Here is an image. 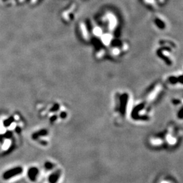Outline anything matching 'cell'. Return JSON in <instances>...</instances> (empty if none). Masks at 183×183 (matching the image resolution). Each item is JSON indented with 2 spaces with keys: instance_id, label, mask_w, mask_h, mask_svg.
<instances>
[{
  "instance_id": "1",
  "label": "cell",
  "mask_w": 183,
  "mask_h": 183,
  "mask_svg": "<svg viewBox=\"0 0 183 183\" xmlns=\"http://www.w3.org/2000/svg\"><path fill=\"white\" fill-rule=\"evenodd\" d=\"M182 138V129L174 123H170L162 131L150 135L147 142L149 147L154 149H170L180 145Z\"/></svg>"
},
{
  "instance_id": "2",
  "label": "cell",
  "mask_w": 183,
  "mask_h": 183,
  "mask_svg": "<svg viewBox=\"0 0 183 183\" xmlns=\"http://www.w3.org/2000/svg\"><path fill=\"white\" fill-rule=\"evenodd\" d=\"M113 103V117L117 123H123L130 117L134 105L132 94L127 91H118L114 94Z\"/></svg>"
},
{
  "instance_id": "3",
  "label": "cell",
  "mask_w": 183,
  "mask_h": 183,
  "mask_svg": "<svg viewBox=\"0 0 183 183\" xmlns=\"http://www.w3.org/2000/svg\"><path fill=\"white\" fill-rule=\"evenodd\" d=\"M153 117V105L143 99L134 103L130 117L138 123H149Z\"/></svg>"
},
{
  "instance_id": "4",
  "label": "cell",
  "mask_w": 183,
  "mask_h": 183,
  "mask_svg": "<svg viewBox=\"0 0 183 183\" xmlns=\"http://www.w3.org/2000/svg\"><path fill=\"white\" fill-rule=\"evenodd\" d=\"M165 88L166 87L162 83H155L151 87L147 88L145 94H143L142 99L151 105L154 104V103L160 100L162 97Z\"/></svg>"
},
{
  "instance_id": "5",
  "label": "cell",
  "mask_w": 183,
  "mask_h": 183,
  "mask_svg": "<svg viewBox=\"0 0 183 183\" xmlns=\"http://www.w3.org/2000/svg\"><path fill=\"white\" fill-rule=\"evenodd\" d=\"M176 119L183 123V97H176L172 101Z\"/></svg>"
},
{
  "instance_id": "6",
  "label": "cell",
  "mask_w": 183,
  "mask_h": 183,
  "mask_svg": "<svg viewBox=\"0 0 183 183\" xmlns=\"http://www.w3.org/2000/svg\"><path fill=\"white\" fill-rule=\"evenodd\" d=\"M156 183H176V181L170 176H163L158 179Z\"/></svg>"
}]
</instances>
